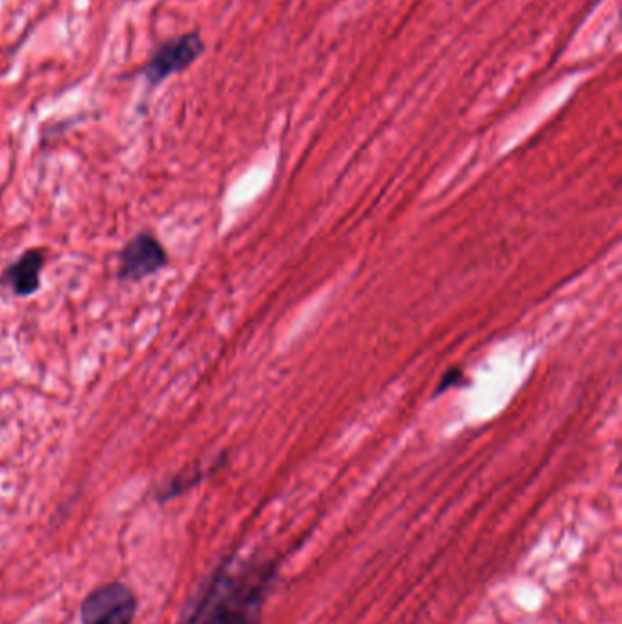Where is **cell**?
<instances>
[{"label": "cell", "mask_w": 622, "mask_h": 624, "mask_svg": "<svg viewBox=\"0 0 622 624\" xmlns=\"http://www.w3.org/2000/svg\"><path fill=\"white\" fill-rule=\"evenodd\" d=\"M274 579L273 561L258 553L225 559L183 624H260Z\"/></svg>", "instance_id": "6da1fadb"}, {"label": "cell", "mask_w": 622, "mask_h": 624, "mask_svg": "<svg viewBox=\"0 0 622 624\" xmlns=\"http://www.w3.org/2000/svg\"><path fill=\"white\" fill-rule=\"evenodd\" d=\"M137 608L134 591L122 583L103 585L84 599L83 624H132Z\"/></svg>", "instance_id": "7a4b0ae2"}, {"label": "cell", "mask_w": 622, "mask_h": 624, "mask_svg": "<svg viewBox=\"0 0 622 624\" xmlns=\"http://www.w3.org/2000/svg\"><path fill=\"white\" fill-rule=\"evenodd\" d=\"M167 249L152 232H141L119 252L117 278L121 281H141L167 267Z\"/></svg>", "instance_id": "3957f363"}, {"label": "cell", "mask_w": 622, "mask_h": 624, "mask_svg": "<svg viewBox=\"0 0 622 624\" xmlns=\"http://www.w3.org/2000/svg\"><path fill=\"white\" fill-rule=\"evenodd\" d=\"M205 51V43L200 34L181 35L178 39L170 40L167 45L159 46V50L152 56L151 61L143 68L145 77L151 84H159L174 73L184 72L192 67Z\"/></svg>", "instance_id": "277c9868"}, {"label": "cell", "mask_w": 622, "mask_h": 624, "mask_svg": "<svg viewBox=\"0 0 622 624\" xmlns=\"http://www.w3.org/2000/svg\"><path fill=\"white\" fill-rule=\"evenodd\" d=\"M45 263V251L29 249L12 265H8L7 271L0 276V285L12 289L13 295H17L19 298L34 296L40 289V274Z\"/></svg>", "instance_id": "5b68a950"}, {"label": "cell", "mask_w": 622, "mask_h": 624, "mask_svg": "<svg viewBox=\"0 0 622 624\" xmlns=\"http://www.w3.org/2000/svg\"><path fill=\"white\" fill-rule=\"evenodd\" d=\"M208 471H211V469H194L192 473L179 475L167 488H163L162 499H170V496H176L179 495V493H183V491L190 490L192 485L205 479Z\"/></svg>", "instance_id": "8992f818"}, {"label": "cell", "mask_w": 622, "mask_h": 624, "mask_svg": "<svg viewBox=\"0 0 622 624\" xmlns=\"http://www.w3.org/2000/svg\"><path fill=\"white\" fill-rule=\"evenodd\" d=\"M464 382V371L460 369H451L444 374V379L440 380L439 389L434 395H440L444 391L451 389V387H458Z\"/></svg>", "instance_id": "52a82bcc"}]
</instances>
